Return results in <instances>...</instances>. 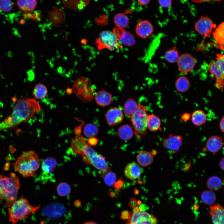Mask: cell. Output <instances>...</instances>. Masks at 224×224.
I'll return each mask as SVG.
<instances>
[{"instance_id": "obj_39", "label": "cell", "mask_w": 224, "mask_h": 224, "mask_svg": "<svg viewBox=\"0 0 224 224\" xmlns=\"http://www.w3.org/2000/svg\"><path fill=\"white\" fill-rule=\"evenodd\" d=\"M57 192L58 195L61 197H65L69 195L71 192L70 185L65 182L59 183L56 188Z\"/></svg>"}, {"instance_id": "obj_44", "label": "cell", "mask_w": 224, "mask_h": 224, "mask_svg": "<svg viewBox=\"0 0 224 224\" xmlns=\"http://www.w3.org/2000/svg\"><path fill=\"white\" fill-rule=\"evenodd\" d=\"M190 117L191 115L190 114L186 113L183 114L181 116V118L183 121L186 122L190 119Z\"/></svg>"}, {"instance_id": "obj_7", "label": "cell", "mask_w": 224, "mask_h": 224, "mask_svg": "<svg viewBox=\"0 0 224 224\" xmlns=\"http://www.w3.org/2000/svg\"><path fill=\"white\" fill-rule=\"evenodd\" d=\"M96 44L99 50L106 49L112 51L122 47L113 32L108 30L100 33Z\"/></svg>"}, {"instance_id": "obj_25", "label": "cell", "mask_w": 224, "mask_h": 224, "mask_svg": "<svg viewBox=\"0 0 224 224\" xmlns=\"http://www.w3.org/2000/svg\"><path fill=\"white\" fill-rule=\"evenodd\" d=\"M57 165V161L54 158L47 157L42 162L41 169L43 172L46 174H50L55 170Z\"/></svg>"}, {"instance_id": "obj_35", "label": "cell", "mask_w": 224, "mask_h": 224, "mask_svg": "<svg viewBox=\"0 0 224 224\" xmlns=\"http://www.w3.org/2000/svg\"><path fill=\"white\" fill-rule=\"evenodd\" d=\"M114 21L116 27L124 29L129 23L128 17L123 13H118L115 15L114 18Z\"/></svg>"}, {"instance_id": "obj_17", "label": "cell", "mask_w": 224, "mask_h": 224, "mask_svg": "<svg viewBox=\"0 0 224 224\" xmlns=\"http://www.w3.org/2000/svg\"><path fill=\"white\" fill-rule=\"evenodd\" d=\"M143 171L142 168L139 165L133 162L126 165L124 169V174L128 179L133 180L140 177Z\"/></svg>"}, {"instance_id": "obj_6", "label": "cell", "mask_w": 224, "mask_h": 224, "mask_svg": "<svg viewBox=\"0 0 224 224\" xmlns=\"http://www.w3.org/2000/svg\"><path fill=\"white\" fill-rule=\"evenodd\" d=\"M147 114L146 107L139 105L138 107L130 117L131 123L134 130L135 136L139 139L147 134Z\"/></svg>"}, {"instance_id": "obj_15", "label": "cell", "mask_w": 224, "mask_h": 224, "mask_svg": "<svg viewBox=\"0 0 224 224\" xmlns=\"http://www.w3.org/2000/svg\"><path fill=\"white\" fill-rule=\"evenodd\" d=\"M50 22L53 26L59 27L66 21L65 12L62 9L53 6L52 9L48 12Z\"/></svg>"}, {"instance_id": "obj_46", "label": "cell", "mask_w": 224, "mask_h": 224, "mask_svg": "<svg viewBox=\"0 0 224 224\" xmlns=\"http://www.w3.org/2000/svg\"><path fill=\"white\" fill-rule=\"evenodd\" d=\"M224 158L223 157L221 159L219 163V166L220 169L222 171H223L224 170Z\"/></svg>"}, {"instance_id": "obj_45", "label": "cell", "mask_w": 224, "mask_h": 224, "mask_svg": "<svg viewBox=\"0 0 224 224\" xmlns=\"http://www.w3.org/2000/svg\"><path fill=\"white\" fill-rule=\"evenodd\" d=\"M89 139L88 141L89 145H95L97 143L98 140L95 137L89 138Z\"/></svg>"}, {"instance_id": "obj_47", "label": "cell", "mask_w": 224, "mask_h": 224, "mask_svg": "<svg viewBox=\"0 0 224 224\" xmlns=\"http://www.w3.org/2000/svg\"><path fill=\"white\" fill-rule=\"evenodd\" d=\"M150 1V0H139L138 1V2L140 4L143 5H146L147 4H148L149 3Z\"/></svg>"}, {"instance_id": "obj_14", "label": "cell", "mask_w": 224, "mask_h": 224, "mask_svg": "<svg viewBox=\"0 0 224 224\" xmlns=\"http://www.w3.org/2000/svg\"><path fill=\"white\" fill-rule=\"evenodd\" d=\"M113 32L119 42H120L123 44L127 46H131L134 44L135 36L130 32L117 27L114 29Z\"/></svg>"}, {"instance_id": "obj_33", "label": "cell", "mask_w": 224, "mask_h": 224, "mask_svg": "<svg viewBox=\"0 0 224 224\" xmlns=\"http://www.w3.org/2000/svg\"><path fill=\"white\" fill-rule=\"evenodd\" d=\"M201 199L204 203L210 206L214 204L216 199V196L213 191L210 190H205L201 194Z\"/></svg>"}, {"instance_id": "obj_48", "label": "cell", "mask_w": 224, "mask_h": 224, "mask_svg": "<svg viewBox=\"0 0 224 224\" xmlns=\"http://www.w3.org/2000/svg\"><path fill=\"white\" fill-rule=\"evenodd\" d=\"M84 224H97L95 222H87L85 223Z\"/></svg>"}, {"instance_id": "obj_13", "label": "cell", "mask_w": 224, "mask_h": 224, "mask_svg": "<svg viewBox=\"0 0 224 224\" xmlns=\"http://www.w3.org/2000/svg\"><path fill=\"white\" fill-rule=\"evenodd\" d=\"M105 118L107 125L110 126H113L122 122L124 119V114L120 108L114 107L107 111Z\"/></svg>"}, {"instance_id": "obj_18", "label": "cell", "mask_w": 224, "mask_h": 224, "mask_svg": "<svg viewBox=\"0 0 224 224\" xmlns=\"http://www.w3.org/2000/svg\"><path fill=\"white\" fill-rule=\"evenodd\" d=\"M224 142L222 138L217 135L210 137L205 144L206 149L208 152L216 153L219 151L222 148Z\"/></svg>"}, {"instance_id": "obj_34", "label": "cell", "mask_w": 224, "mask_h": 224, "mask_svg": "<svg viewBox=\"0 0 224 224\" xmlns=\"http://www.w3.org/2000/svg\"><path fill=\"white\" fill-rule=\"evenodd\" d=\"M48 93L46 86L42 84H37L34 88L32 94L35 99H41L45 97Z\"/></svg>"}, {"instance_id": "obj_10", "label": "cell", "mask_w": 224, "mask_h": 224, "mask_svg": "<svg viewBox=\"0 0 224 224\" xmlns=\"http://www.w3.org/2000/svg\"><path fill=\"white\" fill-rule=\"evenodd\" d=\"M215 26L212 20L206 16L201 17L197 21L195 24L194 29L200 35L209 37Z\"/></svg>"}, {"instance_id": "obj_1", "label": "cell", "mask_w": 224, "mask_h": 224, "mask_svg": "<svg viewBox=\"0 0 224 224\" xmlns=\"http://www.w3.org/2000/svg\"><path fill=\"white\" fill-rule=\"evenodd\" d=\"M71 148L73 152L80 155L83 161L87 165H90L102 173L110 170L105 157L95 151L85 140L80 133L71 138Z\"/></svg>"}, {"instance_id": "obj_36", "label": "cell", "mask_w": 224, "mask_h": 224, "mask_svg": "<svg viewBox=\"0 0 224 224\" xmlns=\"http://www.w3.org/2000/svg\"><path fill=\"white\" fill-rule=\"evenodd\" d=\"M83 131L85 136L89 138L97 135L99 133V128L95 124L89 123L85 126Z\"/></svg>"}, {"instance_id": "obj_9", "label": "cell", "mask_w": 224, "mask_h": 224, "mask_svg": "<svg viewBox=\"0 0 224 224\" xmlns=\"http://www.w3.org/2000/svg\"><path fill=\"white\" fill-rule=\"evenodd\" d=\"M158 219L153 215L136 207L129 214L126 224H157Z\"/></svg>"}, {"instance_id": "obj_40", "label": "cell", "mask_w": 224, "mask_h": 224, "mask_svg": "<svg viewBox=\"0 0 224 224\" xmlns=\"http://www.w3.org/2000/svg\"><path fill=\"white\" fill-rule=\"evenodd\" d=\"M12 1L10 0H0V10L3 12L11 11L13 8Z\"/></svg>"}, {"instance_id": "obj_4", "label": "cell", "mask_w": 224, "mask_h": 224, "mask_svg": "<svg viewBox=\"0 0 224 224\" xmlns=\"http://www.w3.org/2000/svg\"><path fill=\"white\" fill-rule=\"evenodd\" d=\"M20 188L19 179L15 173H11L8 176L0 174V199L6 202L7 207L17 199Z\"/></svg>"}, {"instance_id": "obj_43", "label": "cell", "mask_w": 224, "mask_h": 224, "mask_svg": "<svg viewBox=\"0 0 224 224\" xmlns=\"http://www.w3.org/2000/svg\"><path fill=\"white\" fill-rule=\"evenodd\" d=\"M219 128L221 131L223 133L224 132V117L223 116L221 118L219 123Z\"/></svg>"}, {"instance_id": "obj_8", "label": "cell", "mask_w": 224, "mask_h": 224, "mask_svg": "<svg viewBox=\"0 0 224 224\" xmlns=\"http://www.w3.org/2000/svg\"><path fill=\"white\" fill-rule=\"evenodd\" d=\"M209 71L215 78L216 87L222 90L224 86V56L221 54H217L216 59L209 64Z\"/></svg>"}, {"instance_id": "obj_16", "label": "cell", "mask_w": 224, "mask_h": 224, "mask_svg": "<svg viewBox=\"0 0 224 224\" xmlns=\"http://www.w3.org/2000/svg\"><path fill=\"white\" fill-rule=\"evenodd\" d=\"M212 224H224V208L221 205L214 204L209 207Z\"/></svg>"}, {"instance_id": "obj_49", "label": "cell", "mask_w": 224, "mask_h": 224, "mask_svg": "<svg viewBox=\"0 0 224 224\" xmlns=\"http://www.w3.org/2000/svg\"><path fill=\"white\" fill-rule=\"evenodd\" d=\"M82 44H85L86 43L87 41L86 40L83 39L82 40Z\"/></svg>"}, {"instance_id": "obj_12", "label": "cell", "mask_w": 224, "mask_h": 224, "mask_svg": "<svg viewBox=\"0 0 224 224\" xmlns=\"http://www.w3.org/2000/svg\"><path fill=\"white\" fill-rule=\"evenodd\" d=\"M179 71L184 73L191 72L194 68L195 61L193 56L188 53H184L179 56L177 61Z\"/></svg>"}, {"instance_id": "obj_23", "label": "cell", "mask_w": 224, "mask_h": 224, "mask_svg": "<svg viewBox=\"0 0 224 224\" xmlns=\"http://www.w3.org/2000/svg\"><path fill=\"white\" fill-rule=\"evenodd\" d=\"M90 80L86 77H81L77 79L73 85L74 92L77 96L85 91L90 87Z\"/></svg>"}, {"instance_id": "obj_22", "label": "cell", "mask_w": 224, "mask_h": 224, "mask_svg": "<svg viewBox=\"0 0 224 224\" xmlns=\"http://www.w3.org/2000/svg\"><path fill=\"white\" fill-rule=\"evenodd\" d=\"M19 9L25 13L32 12L36 7L37 2L35 0H18L16 1Z\"/></svg>"}, {"instance_id": "obj_38", "label": "cell", "mask_w": 224, "mask_h": 224, "mask_svg": "<svg viewBox=\"0 0 224 224\" xmlns=\"http://www.w3.org/2000/svg\"><path fill=\"white\" fill-rule=\"evenodd\" d=\"M179 57L178 52L175 47H174L172 49L167 51L165 55L166 60L170 63L177 62Z\"/></svg>"}, {"instance_id": "obj_28", "label": "cell", "mask_w": 224, "mask_h": 224, "mask_svg": "<svg viewBox=\"0 0 224 224\" xmlns=\"http://www.w3.org/2000/svg\"><path fill=\"white\" fill-rule=\"evenodd\" d=\"M147 128L151 131H156L161 130V120L154 114H147Z\"/></svg>"}, {"instance_id": "obj_11", "label": "cell", "mask_w": 224, "mask_h": 224, "mask_svg": "<svg viewBox=\"0 0 224 224\" xmlns=\"http://www.w3.org/2000/svg\"><path fill=\"white\" fill-rule=\"evenodd\" d=\"M183 139L181 135L170 134L167 138L163 139L162 146L165 149L176 153L182 146Z\"/></svg>"}, {"instance_id": "obj_29", "label": "cell", "mask_w": 224, "mask_h": 224, "mask_svg": "<svg viewBox=\"0 0 224 224\" xmlns=\"http://www.w3.org/2000/svg\"><path fill=\"white\" fill-rule=\"evenodd\" d=\"M118 135L122 140L128 141L133 137V132L131 127L128 124L121 126L118 129Z\"/></svg>"}, {"instance_id": "obj_50", "label": "cell", "mask_w": 224, "mask_h": 224, "mask_svg": "<svg viewBox=\"0 0 224 224\" xmlns=\"http://www.w3.org/2000/svg\"></svg>"}, {"instance_id": "obj_32", "label": "cell", "mask_w": 224, "mask_h": 224, "mask_svg": "<svg viewBox=\"0 0 224 224\" xmlns=\"http://www.w3.org/2000/svg\"><path fill=\"white\" fill-rule=\"evenodd\" d=\"M191 84L189 79L185 76H181L176 80L175 87L177 90L181 92L187 91L190 88Z\"/></svg>"}, {"instance_id": "obj_2", "label": "cell", "mask_w": 224, "mask_h": 224, "mask_svg": "<svg viewBox=\"0 0 224 224\" xmlns=\"http://www.w3.org/2000/svg\"><path fill=\"white\" fill-rule=\"evenodd\" d=\"M41 110L39 104L35 99L25 97L19 99L14 106L11 115L0 124L3 128L13 127L31 118Z\"/></svg>"}, {"instance_id": "obj_37", "label": "cell", "mask_w": 224, "mask_h": 224, "mask_svg": "<svg viewBox=\"0 0 224 224\" xmlns=\"http://www.w3.org/2000/svg\"><path fill=\"white\" fill-rule=\"evenodd\" d=\"M101 176L106 184L110 186H111L114 184L117 179L116 174L111 170L101 173Z\"/></svg>"}, {"instance_id": "obj_26", "label": "cell", "mask_w": 224, "mask_h": 224, "mask_svg": "<svg viewBox=\"0 0 224 224\" xmlns=\"http://www.w3.org/2000/svg\"><path fill=\"white\" fill-rule=\"evenodd\" d=\"M89 0H63V5L72 10H81L86 7L89 3Z\"/></svg>"}, {"instance_id": "obj_20", "label": "cell", "mask_w": 224, "mask_h": 224, "mask_svg": "<svg viewBox=\"0 0 224 224\" xmlns=\"http://www.w3.org/2000/svg\"><path fill=\"white\" fill-rule=\"evenodd\" d=\"M94 98L96 103L102 107L109 105L113 100L112 94L104 90H101L96 93Z\"/></svg>"}, {"instance_id": "obj_19", "label": "cell", "mask_w": 224, "mask_h": 224, "mask_svg": "<svg viewBox=\"0 0 224 224\" xmlns=\"http://www.w3.org/2000/svg\"><path fill=\"white\" fill-rule=\"evenodd\" d=\"M153 28L152 24L148 21L143 20L139 22L135 28L136 33L140 37L146 38L152 33Z\"/></svg>"}, {"instance_id": "obj_41", "label": "cell", "mask_w": 224, "mask_h": 224, "mask_svg": "<svg viewBox=\"0 0 224 224\" xmlns=\"http://www.w3.org/2000/svg\"><path fill=\"white\" fill-rule=\"evenodd\" d=\"M30 14V17L34 20L37 21H40L42 18V15L40 11H37L33 13Z\"/></svg>"}, {"instance_id": "obj_27", "label": "cell", "mask_w": 224, "mask_h": 224, "mask_svg": "<svg viewBox=\"0 0 224 224\" xmlns=\"http://www.w3.org/2000/svg\"><path fill=\"white\" fill-rule=\"evenodd\" d=\"M139 105L134 99L131 98L128 99L124 105V113L130 117L137 110Z\"/></svg>"}, {"instance_id": "obj_30", "label": "cell", "mask_w": 224, "mask_h": 224, "mask_svg": "<svg viewBox=\"0 0 224 224\" xmlns=\"http://www.w3.org/2000/svg\"><path fill=\"white\" fill-rule=\"evenodd\" d=\"M207 119L206 114L201 110H195L191 115L192 122L194 125L197 126H200L205 124Z\"/></svg>"}, {"instance_id": "obj_31", "label": "cell", "mask_w": 224, "mask_h": 224, "mask_svg": "<svg viewBox=\"0 0 224 224\" xmlns=\"http://www.w3.org/2000/svg\"><path fill=\"white\" fill-rule=\"evenodd\" d=\"M222 181L218 176L213 175L210 177L207 181L208 188L212 191H216L220 189L222 186Z\"/></svg>"}, {"instance_id": "obj_3", "label": "cell", "mask_w": 224, "mask_h": 224, "mask_svg": "<svg viewBox=\"0 0 224 224\" xmlns=\"http://www.w3.org/2000/svg\"><path fill=\"white\" fill-rule=\"evenodd\" d=\"M13 165L15 169L23 177H32L40 167V159L36 152L30 150L19 156Z\"/></svg>"}, {"instance_id": "obj_5", "label": "cell", "mask_w": 224, "mask_h": 224, "mask_svg": "<svg viewBox=\"0 0 224 224\" xmlns=\"http://www.w3.org/2000/svg\"><path fill=\"white\" fill-rule=\"evenodd\" d=\"M39 207L34 206L27 200L23 197L16 199L8 208L9 220L13 224L27 217L30 214L37 211Z\"/></svg>"}, {"instance_id": "obj_24", "label": "cell", "mask_w": 224, "mask_h": 224, "mask_svg": "<svg viewBox=\"0 0 224 224\" xmlns=\"http://www.w3.org/2000/svg\"><path fill=\"white\" fill-rule=\"evenodd\" d=\"M153 160L152 154L147 151H142L140 152L137 156V161L138 164L143 167L150 165Z\"/></svg>"}, {"instance_id": "obj_42", "label": "cell", "mask_w": 224, "mask_h": 224, "mask_svg": "<svg viewBox=\"0 0 224 224\" xmlns=\"http://www.w3.org/2000/svg\"><path fill=\"white\" fill-rule=\"evenodd\" d=\"M158 2L160 5L164 8L169 7L172 3V1L170 0H159Z\"/></svg>"}, {"instance_id": "obj_21", "label": "cell", "mask_w": 224, "mask_h": 224, "mask_svg": "<svg viewBox=\"0 0 224 224\" xmlns=\"http://www.w3.org/2000/svg\"><path fill=\"white\" fill-rule=\"evenodd\" d=\"M224 22L220 23L213 33V36L216 42V47L221 50L223 49L224 44Z\"/></svg>"}]
</instances>
